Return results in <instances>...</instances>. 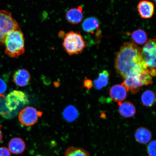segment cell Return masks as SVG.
<instances>
[{
  "mask_svg": "<svg viewBox=\"0 0 156 156\" xmlns=\"http://www.w3.org/2000/svg\"><path fill=\"white\" fill-rule=\"evenodd\" d=\"M115 67L117 73L124 79L148 69L142 57L141 49L132 42L125 43L120 48L116 54Z\"/></svg>",
  "mask_w": 156,
  "mask_h": 156,
  "instance_id": "1",
  "label": "cell"
},
{
  "mask_svg": "<svg viewBox=\"0 0 156 156\" xmlns=\"http://www.w3.org/2000/svg\"><path fill=\"white\" fill-rule=\"evenodd\" d=\"M5 53L13 58H17L25 52V38L20 28L12 31L5 36Z\"/></svg>",
  "mask_w": 156,
  "mask_h": 156,
  "instance_id": "2",
  "label": "cell"
},
{
  "mask_svg": "<svg viewBox=\"0 0 156 156\" xmlns=\"http://www.w3.org/2000/svg\"><path fill=\"white\" fill-rule=\"evenodd\" d=\"M63 38V48L70 55L81 53L86 46L84 39L79 33L70 31L64 34Z\"/></svg>",
  "mask_w": 156,
  "mask_h": 156,
  "instance_id": "3",
  "label": "cell"
},
{
  "mask_svg": "<svg viewBox=\"0 0 156 156\" xmlns=\"http://www.w3.org/2000/svg\"><path fill=\"white\" fill-rule=\"evenodd\" d=\"M6 107L10 112L17 111L28 105L29 101L26 94L19 90H13L5 98Z\"/></svg>",
  "mask_w": 156,
  "mask_h": 156,
  "instance_id": "4",
  "label": "cell"
},
{
  "mask_svg": "<svg viewBox=\"0 0 156 156\" xmlns=\"http://www.w3.org/2000/svg\"><path fill=\"white\" fill-rule=\"evenodd\" d=\"M156 39H151L141 49L142 58L148 69H156Z\"/></svg>",
  "mask_w": 156,
  "mask_h": 156,
  "instance_id": "5",
  "label": "cell"
},
{
  "mask_svg": "<svg viewBox=\"0 0 156 156\" xmlns=\"http://www.w3.org/2000/svg\"><path fill=\"white\" fill-rule=\"evenodd\" d=\"M43 112L32 107H27L19 113L20 122L25 126H34L37 122L38 119L42 116Z\"/></svg>",
  "mask_w": 156,
  "mask_h": 156,
  "instance_id": "6",
  "label": "cell"
},
{
  "mask_svg": "<svg viewBox=\"0 0 156 156\" xmlns=\"http://www.w3.org/2000/svg\"><path fill=\"white\" fill-rule=\"evenodd\" d=\"M20 28L18 23L13 18L11 12L0 11V32L6 36L9 33Z\"/></svg>",
  "mask_w": 156,
  "mask_h": 156,
  "instance_id": "7",
  "label": "cell"
},
{
  "mask_svg": "<svg viewBox=\"0 0 156 156\" xmlns=\"http://www.w3.org/2000/svg\"><path fill=\"white\" fill-rule=\"evenodd\" d=\"M128 91L122 84H116L113 86L110 90L109 94L110 98L114 102H122L125 100Z\"/></svg>",
  "mask_w": 156,
  "mask_h": 156,
  "instance_id": "8",
  "label": "cell"
},
{
  "mask_svg": "<svg viewBox=\"0 0 156 156\" xmlns=\"http://www.w3.org/2000/svg\"><path fill=\"white\" fill-rule=\"evenodd\" d=\"M137 9L142 18L150 19L153 17L154 13V5L151 2L144 0L138 3Z\"/></svg>",
  "mask_w": 156,
  "mask_h": 156,
  "instance_id": "9",
  "label": "cell"
},
{
  "mask_svg": "<svg viewBox=\"0 0 156 156\" xmlns=\"http://www.w3.org/2000/svg\"><path fill=\"white\" fill-rule=\"evenodd\" d=\"M122 84L128 91L130 90L133 94L137 93L143 86L138 78V74L126 77Z\"/></svg>",
  "mask_w": 156,
  "mask_h": 156,
  "instance_id": "10",
  "label": "cell"
},
{
  "mask_svg": "<svg viewBox=\"0 0 156 156\" xmlns=\"http://www.w3.org/2000/svg\"><path fill=\"white\" fill-rule=\"evenodd\" d=\"M30 73L27 70L19 69L13 76V81L16 85L20 87H24L28 85L30 80Z\"/></svg>",
  "mask_w": 156,
  "mask_h": 156,
  "instance_id": "11",
  "label": "cell"
},
{
  "mask_svg": "<svg viewBox=\"0 0 156 156\" xmlns=\"http://www.w3.org/2000/svg\"><path fill=\"white\" fill-rule=\"evenodd\" d=\"M66 18L68 22L71 24H79L83 18L82 7L79 6L68 10L66 13Z\"/></svg>",
  "mask_w": 156,
  "mask_h": 156,
  "instance_id": "12",
  "label": "cell"
},
{
  "mask_svg": "<svg viewBox=\"0 0 156 156\" xmlns=\"http://www.w3.org/2000/svg\"><path fill=\"white\" fill-rule=\"evenodd\" d=\"M152 137L151 132L147 128L144 127L138 128L136 130L134 138L138 143L145 145L151 141Z\"/></svg>",
  "mask_w": 156,
  "mask_h": 156,
  "instance_id": "13",
  "label": "cell"
},
{
  "mask_svg": "<svg viewBox=\"0 0 156 156\" xmlns=\"http://www.w3.org/2000/svg\"><path fill=\"white\" fill-rule=\"evenodd\" d=\"M26 144L22 138L15 137L12 138L9 142V149L11 153L19 154L24 152Z\"/></svg>",
  "mask_w": 156,
  "mask_h": 156,
  "instance_id": "14",
  "label": "cell"
},
{
  "mask_svg": "<svg viewBox=\"0 0 156 156\" xmlns=\"http://www.w3.org/2000/svg\"><path fill=\"white\" fill-rule=\"evenodd\" d=\"M119 112L122 116L126 118H130L136 114V109L133 104L129 102L118 103Z\"/></svg>",
  "mask_w": 156,
  "mask_h": 156,
  "instance_id": "15",
  "label": "cell"
},
{
  "mask_svg": "<svg viewBox=\"0 0 156 156\" xmlns=\"http://www.w3.org/2000/svg\"><path fill=\"white\" fill-rule=\"evenodd\" d=\"M141 101L142 105L147 108L153 106L156 102L155 92L149 90L144 91L142 95Z\"/></svg>",
  "mask_w": 156,
  "mask_h": 156,
  "instance_id": "16",
  "label": "cell"
},
{
  "mask_svg": "<svg viewBox=\"0 0 156 156\" xmlns=\"http://www.w3.org/2000/svg\"><path fill=\"white\" fill-rule=\"evenodd\" d=\"M110 74L106 70H104L99 74L98 77L94 81L95 88L98 90L102 89L108 85Z\"/></svg>",
  "mask_w": 156,
  "mask_h": 156,
  "instance_id": "17",
  "label": "cell"
},
{
  "mask_svg": "<svg viewBox=\"0 0 156 156\" xmlns=\"http://www.w3.org/2000/svg\"><path fill=\"white\" fill-rule=\"evenodd\" d=\"M99 26V21L94 17H89L85 19L82 24L83 30L89 33H93L98 28Z\"/></svg>",
  "mask_w": 156,
  "mask_h": 156,
  "instance_id": "18",
  "label": "cell"
},
{
  "mask_svg": "<svg viewBox=\"0 0 156 156\" xmlns=\"http://www.w3.org/2000/svg\"><path fill=\"white\" fill-rule=\"evenodd\" d=\"M63 116L67 122H71L76 119L79 116V112L75 107L70 105L64 109Z\"/></svg>",
  "mask_w": 156,
  "mask_h": 156,
  "instance_id": "19",
  "label": "cell"
},
{
  "mask_svg": "<svg viewBox=\"0 0 156 156\" xmlns=\"http://www.w3.org/2000/svg\"><path fill=\"white\" fill-rule=\"evenodd\" d=\"M132 38L136 44L142 45L147 41V34L145 31L141 29L134 31L132 34Z\"/></svg>",
  "mask_w": 156,
  "mask_h": 156,
  "instance_id": "20",
  "label": "cell"
},
{
  "mask_svg": "<svg viewBox=\"0 0 156 156\" xmlns=\"http://www.w3.org/2000/svg\"><path fill=\"white\" fill-rule=\"evenodd\" d=\"M64 156H91L87 151L83 148L70 146L64 153Z\"/></svg>",
  "mask_w": 156,
  "mask_h": 156,
  "instance_id": "21",
  "label": "cell"
},
{
  "mask_svg": "<svg viewBox=\"0 0 156 156\" xmlns=\"http://www.w3.org/2000/svg\"><path fill=\"white\" fill-rule=\"evenodd\" d=\"M138 76L143 85H148L153 83V79L149 69L143 70L138 74Z\"/></svg>",
  "mask_w": 156,
  "mask_h": 156,
  "instance_id": "22",
  "label": "cell"
},
{
  "mask_svg": "<svg viewBox=\"0 0 156 156\" xmlns=\"http://www.w3.org/2000/svg\"><path fill=\"white\" fill-rule=\"evenodd\" d=\"M156 142L155 140H154L148 144L146 151L148 156H156Z\"/></svg>",
  "mask_w": 156,
  "mask_h": 156,
  "instance_id": "23",
  "label": "cell"
},
{
  "mask_svg": "<svg viewBox=\"0 0 156 156\" xmlns=\"http://www.w3.org/2000/svg\"><path fill=\"white\" fill-rule=\"evenodd\" d=\"M0 156H11V153L6 147H0Z\"/></svg>",
  "mask_w": 156,
  "mask_h": 156,
  "instance_id": "24",
  "label": "cell"
},
{
  "mask_svg": "<svg viewBox=\"0 0 156 156\" xmlns=\"http://www.w3.org/2000/svg\"><path fill=\"white\" fill-rule=\"evenodd\" d=\"M7 85L4 81L0 78V94L4 93L7 90Z\"/></svg>",
  "mask_w": 156,
  "mask_h": 156,
  "instance_id": "25",
  "label": "cell"
},
{
  "mask_svg": "<svg viewBox=\"0 0 156 156\" xmlns=\"http://www.w3.org/2000/svg\"><path fill=\"white\" fill-rule=\"evenodd\" d=\"M93 82L91 80L85 79L83 81V87L87 89H90L93 87Z\"/></svg>",
  "mask_w": 156,
  "mask_h": 156,
  "instance_id": "26",
  "label": "cell"
},
{
  "mask_svg": "<svg viewBox=\"0 0 156 156\" xmlns=\"http://www.w3.org/2000/svg\"><path fill=\"white\" fill-rule=\"evenodd\" d=\"M5 36L0 32V45L4 44Z\"/></svg>",
  "mask_w": 156,
  "mask_h": 156,
  "instance_id": "27",
  "label": "cell"
},
{
  "mask_svg": "<svg viewBox=\"0 0 156 156\" xmlns=\"http://www.w3.org/2000/svg\"><path fill=\"white\" fill-rule=\"evenodd\" d=\"M2 127V126L1 125V124H0V128ZM3 139V134L2 132L1 131V129H0V143L2 141V140Z\"/></svg>",
  "mask_w": 156,
  "mask_h": 156,
  "instance_id": "28",
  "label": "cell"
},
{
  "mask_svg": "<svg viewBox=\"0 0 156 156\" xmlns=\"http://www.w3.org/2000/svg\"><path fill=\"white\" fill-rule=\"evenodd\" d=\"M2 95V94H0V98H1V95Z\"/></svg>",
  "mask_w": 156,
  "mask_h": 156,
  "instance_id": "29",
  "label": "cell"
}]
</instances>
